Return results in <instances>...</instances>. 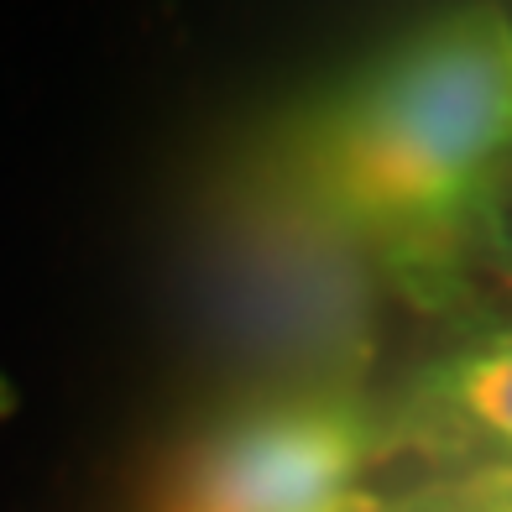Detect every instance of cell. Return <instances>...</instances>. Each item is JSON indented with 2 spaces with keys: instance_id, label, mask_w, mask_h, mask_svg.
<instances>
[{
  "instance_id": "obj_1",
  "label": "cell",
  "mask_w": 512,
  "mask_h": 512,
  "mask_svg": "<svg viewBox=\"0 0 512 512\" xmlns=\"http://www.w3.org/2000/svg\"><path fill=\"white\" fill-rule=\"evenodd\" d=\"M262 162L418 304H455L507 246L512 16L445 11L283 115Z\"/></svg>"
},
{
  "instance_id": "obj_2",
  "label": "cell",
  "mask_w": 512,
  "mask_h": 512,
  "mask_svg": "<svg viewBox=\"0 0 512 512\" xmlns=\"http://www.w3.org/2000/svg\"><path fill=\"white\" fill-rule=\"evenodd\" d=\"M377 460L387 418L361 382H283L215 418L168 465L152 512H340Z\"/></svg>"
},
{
  "instance_id": "obj_3",
  "label": "cell",
  "mask_w": 512,
  "mask_h": 512,
  "mask_svg": "<svg viewBox=\"0 0 512 512\" xmlns=\"http://www.w3.org/2000/svg\"><path fill=\"white\" fill-rule=\"evenodd\" d=\"M241 330L298 366V382H356L366 356V256L298 204L262 157L241 173L225 215Z\"/></svg>"
},
{
  "instance_id": "obj_4",
  "label": "cell",
  "mask_w": 512,
  "mask_h": 512,
  "mask_svg": "<svg viewBox=\"0 0 512 512\" xmlns=\"http://www.w3.org/2000/svg\"><path fill=\"white\" fill-rule=\"evenodd\" d=\"M387 460L408 455L445 476L512 465V309L465 319L382 403Z\"/></svg>"
},
{
  "instance_id": "obj_5",
  "label": "cell",
  "mask_w": 512,
  "mask_h": 512,
  "mask_svg": "<svg viewBox=\"0 0 512 512\" xmlns=\"http://www.w3.org/2000/svg\"><path fill=\"white\" fill-rule=\"evenodd\" d=\"M392 512H512V465L439 476L429 486H418V492L398 497Z\"/></svg>"
},
{
  "instance_id": "obj_6",
  "label": "cell",
  "mask_w": 512,
  "mask_h": 512,
  "mask_svg": "<svg viewBox=\"0 0 512 512\" xmlns=\"http://www.w3.org/2000/svg\"><path fill=\"white\" fill-rule=\"evenodd\" d=\"M340 512H392V502H382V497H371V492H361V497H351Z\"/></svg>"
}]
</instances>
